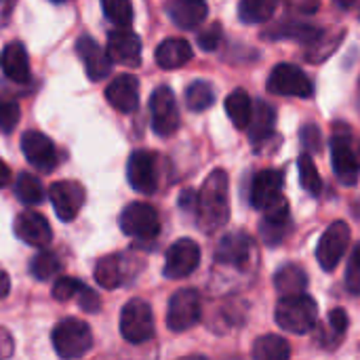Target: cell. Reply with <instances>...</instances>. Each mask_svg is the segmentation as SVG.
<instances>
[{
    "instance_id": "1",
    "label": "cell",
    "mask_w": 360,
    "mask_h": 360,
    "mask_svg": "<svg viewBox=\"0 0 360 360\" xmlns=\"http://www.w3.org/2000/svg\"><path fill=\"white\" fill-rule=\"evenodd\" d=\"M196 215L205 232H215L230 219V194L228 173L215 169L196 194Z\"/></svg>"
},
{
    "instance_id": "2",
    "label": "cell",
    "mask_w": 360,
    "mask_h": 360,
    "mask_svg": "<svg viewBox=\"0 0 360 360\" xmlns=\"http://www.w3.org/2000/svg\"><path fill=\"white\" fill-rule=\"evenodd\" d=\"M316 321H319V306L306 293L285 295L276 306V323L281 329L289 333L304 335L314 329Z\"/></svg>"
},
{
    "instance_id": "3",
    "label": "cell",
    "mask_w": 360,
    "mask_h": 360,
    "mask_svg": "<svg viewBox=\"0 0 360 360\" xmlns=\"http://www.w3.org/2000/svg\"><path fill=\"white\" fill-rule=\"evenodd\" d=\"M331 158L338 177L344 184H354L360 173V139L344 124H340L331 137Z\"/></svg>"
},
{
    "instance_id": "4",
    "label": "cell",
    "mask_w": 360,
    "mask_h": 360,
    "mask_svg": "<svg viewBox=\"0 0 360 360\" xmlns=\"http://www.w3.org/2000/svg\"><path fill=\"white\" fill-rule=\"evenodd\" d=\"M53 346L61 359H80L93 346L91 329L80 319H65L53 329Z\"/></svg>"
},
{
    "instance_id": "5",
    "label": "cell",
    "mask_w": 360,
    "mask_h": 360,
    "mask_svg": "<svg viewBox=\"0 0 360 360\" xmlns=\"http://www.w3.org/2000/svg\"><path fill=\"white\" fill-rule=\"evenodd\" d=\"M120 333L129 344H143L154 338V316L150 304L131 300L120 314Z\"/></svg>"
},
{
    "instance_id": "6",
    "label": "cell",
    "mask_w": 360,
    "mask_h": 360,
    "mask_svg": "<svg viewBox=\"0 0 360 360\" xmlns=\"http://www.w3.org/2000/svg\"><path fill=\"white\" fill-rule=\"evenodd\" d=\"M120 228L137 240H152L160 234V217L148 202H133L120 215Z\"/></svg>"
},
{
    "instance_id": "7",
    "label": "cell",
    "mask_w": 360,
    "mask_h": 360,
    "mask_svg": "<svg viewBox=\"0 0 360 360\" xmlns=\"http://www.w3.org/2000/svg\"><path fill=\"white\" fill-rule=\"evenodd\" d=\"M200 314H202L200 295L194 289H181L169 300L167 327L175 333H184L200 321Z\"/></svg>"
},
{
    "instance_id": "8",
    "label": "cell",
    "mask_w": 360,
    "mask_h": 360,
    "mask_svg": "<svg viewBox=\"0 0 360 360\" xmlns=\"http://www.w3.org/2000/svg\"><path fill=\"white\" fill-rule=\"evenodd\" d=\"M350 240H352V232L346 221L331 224L325 230V234L321 236L319 247H316V259H319L321 268L327 272L335 270L340 266V262L344 259V253L348 251Z\"/></svg>"
},
{
    "instance_id": "9",
    "label": "cell",
    "mask_w": 360,
    "mask_h": 360,
    "mask_svg": "<svg viewBox=\"0 0 360 360\" xmlns=\"http://www.w3.org/2000/svg\"><path fill=\"white\" fill-rule=\"evenodd\" d=\"M268 91L274 95H285V97H312L314 95V84L312 80L291 63H281L272 70L268 78Z\"/></svg>"
},
{
    "instance_id": "10",
    "label": "cell",
    "mask_w": 360,
    "mask_h": 360,
    "mask_svg": "<svg viewBox=\"0 0 360 360\" xmlns=\"http://www.w3.org/2000/svg\"><path fill=\"white\" fill-rule=\"evenodd\" d=\"M152 129L160 137H169L179 129V108L169 86H158L150 97Z\"/></svg>"
},
{
    "instance_id": "11",
    "label": "cell",
    "mask_w": 360,
    "mask_h": 360,
    "mask_svg": "<svg viewBox=\"0 0 360 360\" xmlns=\"http://www.w3.org/2000/svg\"><path fill=\"white\" fill-rule=\"evenodd\" d=\"M198 264H200V247L192 238H179L167 251L162 274L167 278L179 281L190 276L198 268Z\"/></svg>"
},
{
    "instance_id": "12",
    "label": "cell",
    "mask_w": 360,
    "mask_h": 360,
    "mask_svg": "<svg viewBox=\"0 0 360 360\" xmlns=\"http://www.w3.org/2000/svg\"><path fill=\"white\" fill-rule=\"evenodd\" d=\"M127 179L135 192L154 194L158 188V169L156 154L150 150H137L127 162Z\"/></svg>"
},
{
    "instance_id": "13",
    "label": "cell",
    "mask_w": 360,
    "mask_h": 360,
    "mask_svg": "<svg viewBox=\"0 0 360 360\" xmlns=\"http://www.w3.org/2000/svg\"><path fill=\"white\" fill-rule=\"evenodd\" d=\"M49 198L61 221H74L86 196L78 181H57L49 188Z\"/></svg>"
},
{
    "instance_id": "14",
    "label": "cell",
    "mask_w": 360,
    "mask_h": 360,
    "mask_svg": "<svg viewBox=\"0 0 360 360\" xmlns=\"http://www.w3.org/2000/svg\"><path fill=\"white\" fill-rule=\"evenodd\" d=\"M21 150L27 158V162L42 171V173H51L55 167H57V150H55V143L38 133V131H27L23 133L21 137Z\"/></svg>"
},
{
    "instance_id": "15",
    "label": "cell",
    "mask_w": 360,
    "mask_h": 360,
    "mask_svg": "<svg viewBox=\"0 0 360 360\" xmlns=\"http://www.w3.org/2000/svg\"><path fill=\"white\" fill-rule=\"evenodd\" d=\"M283 186H285V177L283 171L276 169H266L259 171L253 179L251 186V202L255 209L266 211L268 207L276 205L278 200H283Z\"/></svg>"
},
{
    "instance_id": "16",
    "label": "cell",
    "mask_w": 360,
    "mask_h": 360,
    "mask_svg": "<svg viewBox=\"0 0 360 360\" xmlns=\"http://www.w3.org/2000/svg\"><path fill=\"white\" fill-rule=\"evenodd\" d=\"M108 53H110L112 61H116L120 65L135 68L141 63V40L135 32H131L127 27L114 30L108 36Z\"/></svg>"
},
{
    "instance_id": "17",
    "label": "cell",
    "mask_w": 360,
    "mask_h": 360,
    "mask_svg": "<svg viewBox=\"0 0 360 360\" xmlns=\"http://www.w3.org/2000/svg\"><path fill=\"white\" fill-rule=\"evenodd\" d=\"M15 234L21 243L30 245V247H46L53 238V232H51V226L49 221L36 213V211H23L17 215L15 219Z\"/></svg>"
},
{
    "instance_id": "18",
    "label": "cell",
    "mask_w": 360,
    "mask_h": 360,
    "mask_svg": "<svg viewBox=\"0 0 360 360\" xmlns=\"http://www.w3.org/2000/svg\"><path fill=\"white\" fill-rule=\"evenodd\" d=\"M76 51H78L91 80H101L110 74L114 61H112L108 49L99 46L91 36H80L76 40Z\"/></svg>"
},
{
    "instance_id": "19",
    "label": "cell",
    "mask_w": 360,
    "mask_h": 360,
    "mask_svg": "<svg viewBox=\"0 0 360 360\" xmlns=\"http://www.w3.org/2000/svg\"><path fill=\"white\" fill-rule=\"evenodd\" d=\"M105 99L110 101L112 108H116L122 114H131L139 105V82L133 74H120L116 76L108 89H105Z\"/></svg>"
},
{
    "instance_id": "20",
    "label": "cell",
    "mask_w": 360,
    "mask_h": 360,
    "mask_svg": "<svg viewBox=\"0 0 360 360\" xmlns=\"http://www.w3.org/2000/svg\"><path fill=\"white\" fill-rule=\"evenodd\" d=\"M251 249L253 240L245 232H230L219 240L215 257L221 266L245 268L251 257Z\"/></svg>"
},
{
    "instance_id": "21",
    "label": "cell",
    "mask_w": 360,
    "mask_h": 360,
    "mask_svg": "<svg viewBox=\"0 0 360 360\" xmlns=\"http://www.w3.org/2000/svg\"><path fill=\"white\" fill-rule=\"evenodd\" d=\"M287 232H289V202L287 198H283L264 211L262 238L268 245H278L287 236Z\"/></svg>"
},
{
    "instance_id": "22",
    "label": "cell",
    "mask_w": 360,
    "mask_h": 360,
    "mask_svg": "<svg viewBox=\"0 0 360 360\" xmlns=\"http://www.w3.org/2000/svg\"><path fill=\"white\" fill-rule=\"evenodd\" d=\"M0 65L6 78L13 82H30V59L25 53V46L19 42H11L2 49L0 55Z\"/></svg>"
},
{
    "instance_id": "23",
    "label": "cell",
    "mask_w": 360,
    "mask_h": 360,
    "mask_svg": "<svg viewBox=\"0 0 360 360\" xmlns=\"http://www.w3.org/2000/svg\"><path fill=\"white\" fill-rule=\"evenodd\" d=\"M207 2L205 0H171L169 17L175 25L184 30H194L207 19Z\"/></svg>"
},
{
    "instance_id": "24",
    "label": "cell",
    "mask_w": 360,
    "mask_h": 360,
    "mask_svg": "<svg viewBox=\"0 0 360 360\" xmlns=\"http://www.w3.org/2000/svg\"><path fill=\"white\" fill-rule=\"evenodd\" d=\"M192 59V46L184 38H167L156 49V63L162 70H175Z\"/></svg>"
},
{
    "instance_id": "25",
    "label": "cell",
    "mask_w": 360,
    "mask_h": 360,
    "mask_svg": "<svg viewBox=\"0 0 360 360\" xmlns=\"http://www.w3.org/2000/svg\"><path fill=\"white\" fill-rule=\"evenodd\" d=\"M127 270H124V259L120 255H105L97 262L95 266V281L103 289H116L124 283Z\"/></svg>"
},
{
    "instance_id": "26",
    "label": "cell",
    "mask_w": 360,
    "mask_h": 360,
    "mask_svg": "<svg viewBox=\"0 0 360 360\" xmlns=\"http://www.w3.org/2000/svg\"><path fill=\"white\" fill-rule=\"evenodd\" d=\"M274 120L276 114L272 110L270 103L259 101L257 105H253V114H251V122H249V139L253 143H262L266 141L272 133H274Z\"/></svg>"
},
{
    "instance_id": "27",
    "label": "cell",
    "mask_w": 360,
    "mask_h": 360,
    "mask_svg": "<svg viewBox=\"0 0 360 360\" xmlns=\"http://www.w3.org/2000/svg\"><path fill=\"white\" fill-rule=\"evenodd\" d=\"M274 287L276 291L285 297V295H297L304 293L308 287V276L304 272V268L295 266V264H287L283 268L276 270L274 274Z\"/></svg>"
},
{
    "instance_id": "28",
    "label": "cell",
    "mask_w": 360,
    "mask_h": 360,
    "mask_svg": "<svg viewBox=\"0 0 360 360\" xmlns=\"http://www.w3.org/2000/svg\"><path fill=\"white\" fill-rule=\"evenodd\" d=\"M226 114L230 116V120L236 129H247L251 122V114H253L251 97L243 89L232 91L226 99Z\"/></svg>"
},
{
    "instance_id": "29",
    "label": "cell",
    "mask_w": 360,
    "mask_h": 360,
    "mask_svg": "<svg viewBox=\"0 0 360 360\" xmlns=\"http://www.w3.org/2000/svg\"><path fill=\"white\" fill-rule=\"evenodd\" d=\"M323 32L312 27L310 23H300V21H283L278 25H274L272 30L266 32L268 38H295V40H302V42H314Z\"/></svg>"
},
{
    "instance_id": "30",
    "label": "cell",
    "mask_w": 360,
    "mask_h": 360,
    "mask_svg": "<svg viewBox=\"0 0 360 360\" xmlns=\"http://www.w3.org/2000/svg\"><path fill=\"white\" fill-rule=\"evenodd\" d=\"M276 6H278V0H240L238 17L249 25L264 23L274 15Z\"/></svg>"
},
{
    "instance_id": "31",
    "label": "cell",
    "mask_w": 360,
    "mask_h": 360,
    "mask_svg": "<svg viewBox=\"0 0 360 360\" xmlns=\"http://www.w3.org/2000/svg\"><path fill=\"white\" fill-rule=\"evenodd\" d=\"M253 359L257 360H285L291 356L289 344L278 335H264L253 346Z\"/></svg>"
},
{
    "instance_id": "32",
    "label": "cell",
    "mask_w": 360,
    "mask_h": 360,
    "mask_svg": "<svg viewBox=\"0 0 360 360\" xmlns=\"http://www.w3.org/2000/svg\"><path fill=\"white\" fill-rule=\"evenodd\" d=\"M15 194L17 198L23 202V205H40L44 200V188L40 184V179L36 175H30V173H21L17 177V184H15Z\"/></svg>"
},
{
    "instance_id": "33",
    "label": "cell",
    "mask_w": 360,
    "mask_h": 360,
    "mask_svg": "<svg viewBox=\"0 0 360 360\" xmlns=\"http://www.w3.org/2000/svg\"><path fill=\"white\" fill-rule=\"evenodd\" d=\"M213 101H215L213 86L205 80L192 82L186 91V103L192 112H205L207 108L213 105Z\"/></svg>"
},
{
    "instance_id": "34",
    "label": "cell",
    "mask_w": 360,
    "mask_h": 360,
    "mask_svg": "<svg viewBox=\"0 0 360 360\" xmlns=\"http://www.w3.org/2000/svg\"><path fill=\"white\" fill-rule=\"evenodd\" d=\"M297 169H300V184L302 188L312 194V196H319L323 192V179L319 175V169L312 160L310 154H302L300 160H297Z\"/></svg>"
},
{
    "instance_id": "35",
    "label": "cell",
    "mask_w": 360,
    "mask_h": 360,
    "mask_svg": "<svg viewBox=\"0 0 360 360\" xmlns=\"http://www.w3.org/2000/svg\"><path fill=\"white\" fill-rule=\"evenodd\" d=\"M59 270H61V264H59L57 255L51 253V251L38 253V255L32 259V266H30V272H32L34 278H38V281H49V278L57 276Z\"/></svg>"
},
{
    "instance_id": "36",
    "label": "cell",
    "mask_w": 360,
    "mask_h": 360,
    "mask_svg": "<svg viewBox=\"0 0 360 360\" xmlns=\"http://www.w3.org/2000/svg\"><path fill=\"white\" fill-rule=\"evenodd\" d=\"M105 17L118 27H129L133 23V4L131 0H101Z\"/></svg>"
},
{
    "instance_id": "37",
    "label": "cell",
    "mask_w": 360,
    "mask_h": 360,
    "mask_svg": "<svg viewBox=\"0 0 360 360\" xmlns=\"http://www.w3.org/2000/svg\"><path fill=\"white\" fill-rule=\"evenodd\" d=\"M21 118V110L13 99H0V133H11Z\"/></svg>"
},
{
    "instance_id": "38",
    "label": "cell",
    "mask_w": 360,
    "mask_h": 360,
    "mask_svg": "<svg viewBox=\"0 0 360 360\" xmlns=\"http://www.w3.org/2000/svg\"><path fill=\"white\" fill-rule=\"evenodd\" d=\"M80 289H82V283H78V281L72 278V276H61V278H57L55 285H53V297H55L57 302H68V300L76 297Z\"/></svg>"
},
{
    "instance_id": "39",
    "label": "cell",
    "mask_w": 360,
    "mask_h": 360,
    "mask_svg": "<svg viewBox=\"0 0 360 360\" xmlns=\"http://www.w3.org/2000/svg\"><path fill=\"white\" fill-rule=\"evenodd\" d=\"M346 287L352 295L360 293V245L354 247L350 262H348V270H346Z\"/></svg>"
},
{
    "instance_id": "40",
    "label": "cell",
    "mask_w": 360,
    "mask_h": 360,
    "mask_svg": "<svg viewBox=\"0 0 360 360\" xmlns=\"http://www.w3.org/2000/svg\"><path fill=\"white\" fill-rule=\"evenodd\" d=\"M219 40H221V27H219L217 23L209 25L207 30H202V32L198 34V44H200V49H205V51H215L217 44H219Z\"/></svg>"
},
{
    "instance_id": "41",
    "label": "cell",
    "mask_w": 360,
    "mask_h": 360,
    "mask_svg": "<svg viewBox=\"0 0 360 360\" xmlns=\"http://www.w3.org/2000/svg\"><path fill=\"white\" fill-rule=\"evenodd\" d=\"M329 329L335 333V338H344L346 335V331H348V314L342 308L331 310V314H329Z\"/></svg>"
},
{
    "instance_id": "42",
    "label": "cell",
    "mask_w": 360,
    "mask_h": 360,
    "mask_svg": "<svg viewBox=\"0 0 360 360\" xmlns=\"http://www.w3.org/2000/svg\"><path fill=\"white\" fill-rule=\"evenodd\" d=\"M78 304H80V308L82 310H86V312H97L99 308H101V300L97 297V293H93L89 287H84L82 285V289L78 291Z\"/></svg>"
},
{
    "instance_id": "43",
    "label": "cell",
    "mask_w": 360,
    "mask_h": 360,
    "mask_svg": "<svg viewBox=\"0 0 360 360\" xmlns=\"http://www.w3.org/2000/svg\"><path fill=\"white\" fill-rule=\"evenodd\" d=\"M302 141H304V146H306L310 152L321 150V131H319L314 124H306V127L302 129Z\"/></svg>"
},
{
    "instance_id": "44",
    "label": "cell",
    "mask_w": 360,
    "mask_h": 360,
    "mask_svg": "<svg viewBox=\"0 0 360 360\" xmlns=\"http://www.w3.org/2000/svg\"><path fill=\"white\" fill-rule=\"evenodd\" d=\"M15 2L17 0H0V27L8 23V19L15 11Z\"/></svg>"
},
{
    "instance_id": "45",
    "label": "cell",
    "mask_w": 360,
    "mask_h": 360,
    "mask_svg": "<svg viewBox=\"0 0 360 360\" xmlns=\"http://www.w3.org/2000/svg\"><path fill=\"white\" fill-rule=\"evenodd\" d=\"M11 184V169L8 165L0 158V188H6Z\"/></svg>"
},
{
    "instance_id": "46",
    "label": "cell",
    "mask_w": 360,
    "mask_h": 360,
    "mask_svg": "<svg viewBox=\"0 0 360 360\" xmlns=\"http://www.w3.org/2000/svg\"><path fill=\"white\" fill-rule=\"evenodd\" d=\"M8 291H11V281H8L6 272L0 270V300H4L8 295Z\"/></svg>"
},
{
    "instance_id": "47",
    "label": "cell",
    "mask_w": 360,
    "mask_h": 360,
    "mask_svg": "<svg viewBox=\"0 0 360 360\" xmlns=\"http://www.w3.org/2000/svg\"><path fill=\"white\" fill-rule=\"evenodd\" d=\"M338 2H340L342 6H348V4H352V0H338Z\"/></svg>"
},
{
    "instance_id": "48",
    "label": "cell",
    "mask_w": 360,
    "mask_h": 360,
    "mask_svg": "<svg viewBox=\"0 0 360 360\" xmlns=\"http://www.w3.org/2000/svg\"><path fill=\"white\" fill-rule=\"evenodd\" d=\"M359 105H360V80H359Z\"/></svg>"
},
{
    "instance_id": "49",
    "label": "cell",
    "mask_w": 360,
    "mask_h": 360,
    "mask_svg": "<svg viewBox=\"0 0 360 360\" xmlns=\"http://www.w3.org/2000/svg\"><path fill=\"white\" fill-rule=\"evenodd\" d=\"M55 2H65V0H55Z\"/></svg>"
}]
</instances>
